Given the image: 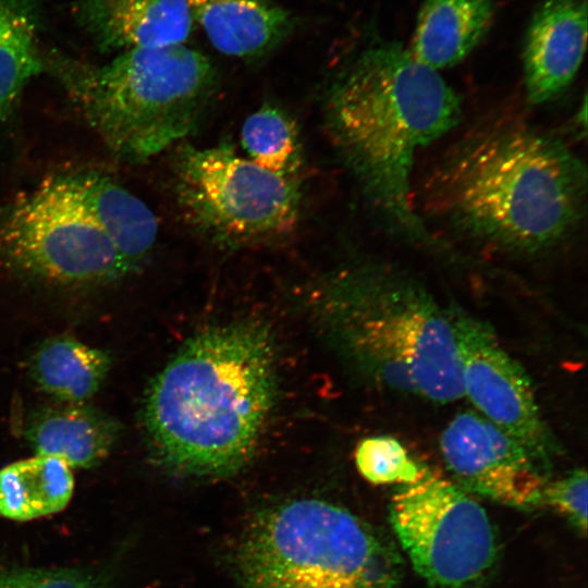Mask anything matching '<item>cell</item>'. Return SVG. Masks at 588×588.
<instances>
[{
    "label": "cell",
    "mask_w": 588,
    "mask_h": 588,
    "mask_svg": "<svg viewBox=\"0 0 588 588\" xmlns=\"http://www.w3.org/2000/svg\"><path fill=\"white\" fill-rule=\"evenodd\" d=\"M175 192L189 223L213 243L241 247L277 238L297 221L294 176L266 170L232 146L183 147L175 160Z\"/></svg>",
    "instance_id": "52a82bcc"
},
{
    "label": "cell",
    "mask_w": 588,
    "mask_h": 588,
    "mask_svg": "<svg viewBox=\"0 0 588 588\" xmlns=\"http://www.w3.org/2000/svg\"><path fill=\"white\" fill-rule=\"evenodd\" d=\"M0 588H105V584L88 571L28 567L1 572Z\"/></svg>",
    "instance_id": "cb8c5ba5"
},
{
    "label": "cell",
    "mask_w": 588,
    "mask_h": 588,
    "mask_svg": "<svg viewBox=\"0 0 588 588\" xmlns=\"http://www.w3.org/2000/svg\"><path fill=\"white\" fill-rule=\"evenodd\" d=\"M440 451L464 491L520 510L541 505L549 469L479 413L455 415L441 434Z\"/></svg>",
    "instance_id": "8fae6325"
},
{
    "label": "cell",
    "mask_w": 588,
    "mask_h": 588,
    "mask_svg": "<svg viewBox=\"0 0 588 588\" xmlns=\"http://www.w3.org/2000/svg\"><path fill=\"white\" fill-rule=\"evenodd\" d=\"M35 0H0V121L10 118L33 78L45 72Z\"/></svg>",
    "instance_id": "d6986e66"
},
{
    "label": "cell",
    "mask_w": 588,
    "mask_h": 588,
    "mask_svg": "<svg viewBox=\"0 0 588 588\" xmlns=\"http://www.w3.org/2000/svg\"><path fill=\"white\" fill-rule=\"evenodd\" d=\"M308 302L360 381L440 404L464 396L451 310L414 275L383 264L352 265L318 281Z\"/></svg>",
    "instance_id": "277c9868"
},
{
    "label": "cell",
    "mask_w": 588,
    "mask_h": 588,
    "mask_svg": "<svg viewBox=\"0 0 588 588\" xmlns=\"http://www.w3.org/2000/svg\"><path fill=\"white\" fill-rule=\"evenodd\" d=\"M194 22L221 53L252 60L278 48L293 32L290 11L272 0H186Z\"/></svg>",
    "instance_id": "9a60e30c"
},
{
    "label": "cell",
    "mask_w": 588,
    "mask_h": 588,
    "mask_svg": "<svg viewBox=\"0 0 588 588\" xmlns=\"http://www.w3.org/2000/svg\"><path fill=\"white\" fill-rule=\"evenodd\" d=\"M450 310L464 396L549 469L558 448L525 369L502 347L491 327L460 309Z\"/></svg>",
    "instance_id": "30bf717a"
},
{
    "label": "cell",
    "mask_w": 588,
    "mask_h": 588,
    "mask_svg": "<svg viewBox=\"0 0 588 588\" xmlns=\"http://www.w3.org/2000/svg\"><path fill=\"white\" fill-rule=\"evenodd\" d=\"M119 428L100 411L79 404L48 406L34 414L26 439L36 455L51 456L70 467L90 468L105 460Z\"/></svg>",
    "instance_id": "e0dca14e"
},
{
    "label": "cell",
    "mask_w": 588,
    "mask_h": 588,
    "mask_svg": "<svg viewBox=\"0 0 588 588\" xmlns=\"http://www.w3.org/2000/svg\"><path fill=\"white\" fill-rule=\"evenodd\" d=\"M53 179L109 237L127 272L143 264L156 243L158 222L140 198L94 171Z\"/></svg>",
    "instance_id": "5bb4252c"
},
{
    "label": "cell",
    "mask_w": 588,
    "mask_h": 588,
    "mask_svg": "<svg viewBox=\"0 0 588 588\" xmlns=\"http://www.w3.org/2000/svg\"><path fill=\"white\" fill-rule=\"evenodd\" d=\"M74 15L106 52L184 44L194 20L186 0H76Z\"/></svg>",
    "instance_id": "4fadbf2b"
},
{
    "label": "cell",
    "mask_w": 588,
    "mask_h": 588,
    "mask_svg": "<svg viewBox=\"0 0 588 588\" xmlns=\"http://www.w3.org/2000/svg\"><path fill=\"white\" fill-rule=\"evenodd\" d=\"M402 562L380 529L314 498L257 511L231 553L240 588H400Z\"/></svg>",
    "instance_id": "8992f818"
},
{
    "label": "cell",
    "mask_w": 588,
    "mask_h": 588,
    "mask_svg": "<svg viewBox=\"0 0 588 588\" xmlns=\"http://www.w3.org/2000/svg\"><path fill=\"white\" fill-rule=\"evenodd\" d=\"M241 143L249 160L274 173L294 176L301 166L296 126L281 109L265 105L243 123Z\"/></svg>",
    "instance_id": "44dd1931"
},
{
    "label": "cell",
    "mask_w": 588,
    "mask_h": 588,
    "mask_svg": "<svg viewBox=\"0 0 588 588\" xmlns=\"http://www.w3.org/2000/svg\"><path fill=\"white\" fill-rule=\"evenodd\" d=\"M0 258L28 278L61 286L128 273L109 237L53 177L0 208Z\"/></svg>",
    "instance_id": "9c48e42d"
},
{
    "label": "cell",
    "mask_w": 588,
    "mask_h": 588,
    "mask_svg": "<svg viewBox=\"0 0 588 588\" xmlns=\"http://www.w3.org/2000/svg\"><path fill=\"white\" fill-rule=\"evenodd\" d=\"M322 110L331 144L371 207L414 242L441 248L412 200L417 154L462 119L461 98L439 71L395 40H372L332 76Z\"/></svg>",
    "instance_id": "7a4b0ae2"
},
{
    "label": "cell",
    "mask_w": 588,
    "mask_h": 588,
    "mask_svg": "<svg viewBox=\"0 0 588 588\" xmlns=\"http://www.w3.org/2000/svg\"><path fill=\"white\" fill-rule=\"evenodd\" d=\"M355 464L359 474L375 485L412 482L422 467L399 440L390 436L363 439L355 451Z\"/></svg>",
    "instance_id": "7402d4cb"
},
{
    "label": "cell",
    "mask_w": 588,
    "mask_h": 588,
    "mask_svg": "<svg viewBox=\"0 0 588 588\" xmlns=\"http://www.w3.org/2000/svg\"><path fill=\"white\" fill-rule=\"evenodd\" d=\"M493 0H422L408 50L436 71L464 60L485 38Z\"/></svg>",
    "instance_id": "2e32d148"
},
{
    "label": "cell",
    "mask_w": 588,
    "mask_h": 588,
    "mask_svg": "<svg viewBox=\"0 0 588 588\" xmlns=\"http://www.w3.org/2000/svg\"><path fill=\"white\" fill-rule=\"evenodd\" d=\"M588 481L585 468L548 481L541 505H547L567 518L584 536L587 531Z\"/></svg>",
    "instance_id": "603a6c76"
},
{
    "label": "cell",
    "mask_w": 588,
    "mask_h": 588,
    "mask_svg": "<svg viewBox=\"0 0 588 588\" xmlns=\"http://www.w3.org/2000/svg\"><path fill=\"white\" fill-rule=\"evenodd\" d=\"M74 491L71 467L63 461L36 455L0 469V515L32 520L62 511Z\"/></svg>",
    "instance_id": "ac0fdd59"
},
{
    "label": "cell",
    "mask_w": 588,
    "mask_h": 588,
    "mask_svg": "<svg viewBox=\"0 0 588 588\" xmlns=\"http://www.w3.org/2000/svg\"><path fill=\"white\" fill-rule=\"evenodd\" d=\"M51 74L120 160L139 163L198 126L216 91L211 60L184 44L134 48L94 63L44 51Z\"/></svg>",
    "instance_id": "5b68a950"
},
{
    "label": "cell",
    "mask_w": 588,
    "mask_h": 588,
    "mask_svg": "<svg viewBox=\"0 0 588 588\" xmlns=\"http://www.w3.org/2000/svg\"><path fill=\"white\" fill-rule=\"evenodd\" d=\"M109 368L107 353L71 338L47 341L32 362V375L39 388L72 404L90 399L101 387Z\"/></svg>",
    "instance_id": "ffe728a7"
},
{
    "label": "cell",
    "mask_w": 588,
    "mask_h": 588,
    "mask_svg": "<svg viewBox=\"0 0 588 588\" xmlns=\"http://www.w3.org/2000/svg\"><path fill=\"white\" fill-rule=\"evenodd\" d=\"M389 515L412 566L432 588H474L497 562V535L485 509L425 465L414 481L395 488Z\"/></svg>",
    "instance_id": "ba28073f"
},
{
    "label": "cell",
    "mask_w": 588,
    "mask_h": 588,
    "mask_svg": "<svg viewBox=\"0 0 588 588\" xmlns=\"http://www.w3.org/2000/svg\"><path fill=\"white\" fill-rule=\"evenodd\" d=\"M585 163L560 138L518 118L473 126L433 163L422 210L493 249L538 255L569 240L586 213Z\"/></svg>",
    "instance_id": "6da1fadb"
},
{
    "label": "cell",
    "mask_w": 588,
    "mask_h": 588,
    "mask_svg": "<svg viewBox=\"0 0 588 588\" xmlns=\"http://www.w3.org/2000/svg\"><path fill=\"white\" fill-rule=\"evenodd\" d=\"M277 390L274 342L265 324L238 321L196 334L147 391L154 460L186 477L236 473L255 452Z\"/></svg>",
    "instance_id": "3957f363"
},
{
    "label": "cell",
    "mask_w": 588,
    "mask_h": 588,
    "mask_svg": "<svg viewBox=\"0 0 588 588\" xmlns=\"http://www.w3.org/2000/svg\"><path fill=\"white\" fill-rule=\"evenodd\" d=\"M587 25L586 0H544L538 5L523 45L529 103H546L573 82L585 56Z\"/></svg>",
    "instance_id": "7c38bea8"
}]
</instances>
